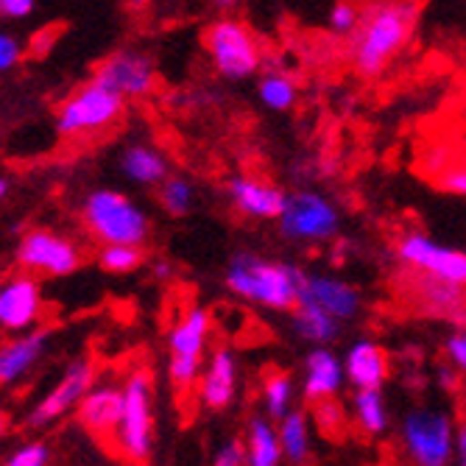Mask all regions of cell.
Masks as SVG:
<instances>
[{"label":"cell","mask_w":466,"mask_h":466,"mask_svg":"<svg viewBox=\"0 0 466 466\" xmlns=\"http://www.w3.org/2000/svg\"><path fill=\"white\" fill-rule=\"evenodd\" d=\"M416 25L413 0H371L360 9L352 36V62L360 76H380L408 46Z\"/></svg>","instance_id":"6da1fadb"},{"label":"cell","mask_w":466,"mask_h":466,"mask_svg":"<svg viewBox=\"0 0 466 466\" xmlns=\"http://www.w3.org/2000/svg\"><path fill=\"white\" fill-rule=\"evenodd\" d=\"M299 282L302 271L296 266L263 260L248 251L235 254L227 271V288L235 296L271 310H290L296 305Z\"/></svg>","instance_id":"7a4b0ae2"},{"label":"cell","mask_w":466,"mask_h":466,"mask_svg":"<svg viewBox=\"0 0 466 466\" xmlns=\"http://www.w3.org/2000/svg\"><path fill=\"white\" fill-rule=\"evenodd\" d=\"M84 227L101 243H135L143 246L151 232L148 213L120 190H93L81 207Z\"/></svg>","instance_id":"3957f363"},{"label":"cell","mask_w":466,"mask_h":466,"mask_svg":"<svg viewBox=\"0 0 466 466\" xmlns=\"http://www.w3.org/2000/svg\"><path fill=\"white\" fill-rule=\"evenodd\" d=\"M112 444L126 461H148L154 452V394L146 371H135L120 386V416Z\"/></svg>","instance_id":"277c9868"},{"label":"cell","mask_w":466,"mask_h":466,"mask_svg":"<svg viewBox=\"0 0 466 466\" xmlns=\"http://www.w3.org/2000/svg\"><path fill=\"white\" fill-rule=\"evenodd\" d=\"M455 425L447 410L413 408L400 425V441L405 455L419 466H444L452 461Z\"/></svg>","instance_id":"5b68a950"},{"label":"cell","mask_w":466,"mask_h":466,"mask_svg":"<svg viewBox=\"0 0 466 466\" xmlns=\"http://www.w3.org/2000/svg\"><path fill=\"white\" fill-rule=\"evenodd\" d=\"M123 109H126V98L93 78L87 87H81L76 96H70L62 104L56 115V129L65 137L104 132L106 126L120 120Z\"/></svg>","instance_id":"8992f818"},{"label":"cell","mask_w":466,"mask_h":466,"mask_svg":"<svg viewBox=\"0 0 466 466\" xmlns=\"http://www.w3.org/2000/svg\"><path fill=\"white\" fill-rule=\"evenodd\" d=\"M204 46H207V54L213 59L216 70L224 78L243 81L260 70V62H263L260 46L240 20L224 17V20L213 23L209 31L204 34Z\"/></svg>","instance_id":"52a82bcc"},{"label":"cell","mask_w":466,"mask_h":466,"mask_svg":"<svg viewBox=\"0 0 466 466\" xmlns=\"http://www.w3.org/2000/svg\"><path fill=\"white\" fill-rule=\"evenodd\" d=\"M279 232L290 243H324L335 238L341 227L335 204L313 190H299L293 196H285V204L279 209Z\"/></svg>","instance_id":"ba28073f"},{"label":"cell","mask_w":466,"mask_h":466,"mask_svg":"<svg viewBox=\"0 0 466 466\" xmlns=\"http://www.w3.org/2000/svg\"><path fill=\"white\" fill-rule=\"evenodd\" d=\"M209 327H213V319H209V310L204 308H190L179 324L167 335V352H171V360H167V377L179 391H187L196 386L201 363H204V352H207V338H209Z\"/></svg>","instance_id":"9c48e42d"},{"label":"cell","mask_w":466,"mask_h":466,"mask_svg":"<svg viewBox=\"0 0 466 466\" xmlns=\"http://www.w3.org/2000/svg\"><path fill=\"white\" fill-rule=\"evenodd\" d=\"M17 263L28 274H48V277H67L78 271L81 251L65 235L51 229H31L20 238Z\"/></svg>","instance_id":"30bf717a"},{"label":"cell","mask_w":466,"mask_h":466,"mask_svg":"<svg viewBox=\"0 0 466 466\" xmlns=\"http://www.w3.org/2000/svg\"><path fill=\"white\" fill-rule=\"evenodd\" d=\"M400 260L425 277H436L452 285L466 282V254L455 246L439 243L421 232H410L397 246Z\"/></svg>","instance_id":"8fae6325"},{"label":"cell","mask_w":466,"mask_h":466,"mask_svg":"<svg viewBox=\"0 0 466 466\" xmlns=\"http://www.w3.org/2000/svg\"><path fill=\"white\" fill-rule=\"evenodd\" d=\"M96 383V369H93V363L90 360H73L67 369H65V374L59 377V383L42 397L36 405H34V410L28 413V428H48V425H54V421H59L65 413H70V410H76V405H78V400L87 394V389Z\"/></svg>","instance_id":"7c38bea8"},{"label":"cell","mask_w":466,"mask_h":466,"mask_svg":"<svg viewBox=\"0 0 466 466\" xmlns=\"http://www.w3.org/2000/svg\"><path fill=\"white\" fill-rule=\"evenodd\" d=\"M296 302H310L338 321H352L360 313V290L350 285L341 277L329 274H302L299 290H296Z\"/></svg>","instance_id":"4fadbf2b"},{"label":"cell","mask_w":466,"mask_h":466,"mask_svg":"<svg viewBox=\"0 0 466 466\" xmlns=\"http://www.w3.org/2000/svg\"><path fill=\"white\" fill-rule=\"evenodd\" d=\"M42 316V288L34 274H15L0 282V327L9 332L34 329Z\"/></svg>","instance_id":"5bb4252c"},{"label":"cell","mask_w":466,"mask_h":466,"mask_svg":"<svg viewBox=\"0 0 466 466\" xmlns=\"http://www.w3.org/2000/svg\"><path fill=\"white\" fill-rule=\"evenodd\" d=\"M154 78V62L137 51H117L96 73V81L106 84L109 90H115L123 98H143L146 93H151Z\"/></svg>","instance_id":"9a60e30c"},{"label":"cell","mask_w":466,"mask_h":466,"mask_svg":"<svg viewBox=\"0 0 466 466\" xmlns=\"http://www.w3.org/2000/svg\"><path fill=\"white\" fill-rule=\"evenodd\" d=\"M198 400L207 410H227L238 394V360L221 347L209 355L207 369L198 371Z\"/></svg>","instance_id":"2e32d148"},{"label":"cell","mask_w":466,"mask_h":466,"mask_svg":"<svg viewBox=\"0 0 466 466\" xmlns=\"http://www.w3.org/2000/svg\"><path fill=\"white\" fill-rule=\"evenodd\" d=\"M341 363L347 383H352L355 389H383L389 380V355L371 338L355 341L341 358Z\"/></svg>","instance_id":"e0dca14e"},{"label":"cell","mask_w":466,"mask_h":466,"mask_svg":"<svg viewBox=\"0 0 466 466\" xmlns=\"http://www.w3.org/2000/svg\"><path fill=\"white\" fill-rule=\"evenodd\" d=\"M229 198L238 213L248 216V218H260V221H271L279 216V209L285 204V193L263 179L254 177H238L229 182Z\"/></svg>","instance_id":"ac0fdd59"},{"label":"cell","mask_w":466,"mask_h":466,"mask_svg":"<svg viewBox=\"0 0 466 466\" xmlns=\"http://www.w3.org/2000/svg\"><path fill=\"white\" fill-rule=\"evenodd\" d=\"M347 377H344V363L332 350H327V344H319L308 360H305V380H302V394L310 402L335 397L344 389Z\"/></svg>","instance_id":"d6986e66"},{"label":"cell","mask_w":466,"mask_h":466,"mask_svg":"<svg viewBox=\"0 0 466 466\" xmlns=\"http://www.w3.org/2000/svg\"><path fill=\"white\" fill-rule=\"evenodd\" d=\"M48 347L46 329H25L20 338L0 344V386H12L28 374Z\"/></svg>","instance_id":"ffe728a7"},{"label":"cell","mask_w":466,"mask_h":466,"mask_svg":"<svg viewBox=\"0 0 466 466\" xmlns=\"http://www.w3.org/2000/svg\"><path fill=\"white\" fill-rule=\"evenodd\" d=\"M78 421L93 436H112L120 416V389L117 386H90L76 405Z\"/></svg>","instance_id":"44dd1931"},{"label":"cell","mask_w":466,"mask_h":466,"mask_svg":"<svg viewBox=\"0 0 466 466\" xmlns=\"http://www.w3.org/2000/svg\"><path fill=\"white\" fill-rule=\"evenodd\" d=\"M120 171L135 185L154 187L167 177V162L157 148L137 143V146H129L120 154Z\"/></svg>","instance_id":"7402d4cb"},{"label":"cell","mask_w":466,"mask_h":466,"mask_svg":"<svg viewBox=\"0 0 466 466\" xmlns=\"http://www.w3.org/2000/svg\"><path fill=\"white\" fill-rule=\"evenodd\" d=\"M419 299L431 313L439 316H450L458 321V327H463V285H452L436 277H425L419 279Z\"/></svg>","instance_id":"603a6c76"},{"label":"cell","mask_w":466,"mask_h":466,"mask_svg":"<svg viewBox=\"0 0 466 466\" xmlns=\"http://www.w3.org/2000/svg\"><path fill=\"white\" fill-rule=\"evenodd\" d=\"M277 439H279V452L282 461L302 463L310 455V419L305 410H288L279 416L277 425Z\"/></svg>","instance_id":"cb8c5ba5"},{"label":"cell","mask_w":466,"mask_h":466,"mask_svg":"<svg viewBox=\"0 0 466 466\" xmlns=\"http://www.w3.org/2000/svg\"><path fill=\"white\" fill-rule=\"evenodd\" d=\"M243 450H246V463H251V466H277L282 461L277 428L263 416H254L248 421Z\"/></svg>","instance_id":"d4e9b609"},{"label":"cell","mask_w":466,"mask_h":466,"mask_svg":"<svg viewBox=\"0 0 466 466\" xmlns=\"http://www.w3.org/2000/svg\"><path fill=\"white\" fill-rule=\"evenodd\" d=\"M293 308H296L293 329L299 332V338H305V341L319 347V344L335 341L338 332H341V321H338L335 316H329L327 310H321L310 302H296Z\"/></svg>","instance_id":"484cf974"},{"label":"cell","mask_w":466,"mask_h":466,"mask_svg":"<svg viewBox=\"0 0 466 466\" xmlns=\"http://www.w3.org/2000/svg\"><path fill=\"white\" fill-rule=\"evenodd\" d=\"M352 413L366 436H383L389 431V405L380 389H355Z\"/></svg>","instance_id":"4316f807"},{"label":"cell","mask_w":466,"mask_h":466,"mask_svg":"<svg viewBox=\"0 0 466 466\" xmlns=\"http://www.w3.org/2000/svg\"><path fill=\"white\" fill-rule=\"evenodd\" d=\"M258 98L266 109L271 112H288L293 109L296 98H299V90L290 76L285 73H266L258 84Z\"/></svg>","instance_id":"83f0119b"},{"label":"cell","mask_w":466,"mask_h":466,"mask_svg":"<svg viewBox=\"0 0 466 466\" xmlns=\"http://www.w3.org/2000/svg\"><path fill=\"white\" fill-rule=\"evenodd\" d=\"M98 266L106 274H132L143 266V248L135 243H104L98 251Z\"/></svg>","instance_id":"f1b7e54d"},{"label":"cell","mask_w":466,"mask_h":466,"mask_svg":"<svg viewBox=\"0 0 466 466\" xmlns=\"http://www.w3.org/2000/svg\"><path fill=\"white\" fill-rule=\"evenodd\" d=\"M293 380L290 374L285 371H271L263 383V405H266V413L271 419H279L282 413H288L293 408Z\"/></svg>","instance_id":"f546056e"},{"label":"cell","mask_w":466,"mask_h":466,"mask_svg":"<svg viewBox=\"0 0 466 466\" xmlns=\"http://www.w3.org/2000/svg\"><path fill=\"white\" fill-rule=\"evenodd\" d=\"M193 185L182 177H165L159 182V201L162 207L167 209L171 216H185L190 213V207H193Z\"/></svg>","instance_id":"4dcf8cb0"},{"label":"cell","mask_w":466,"mask_h":466,"mask_svg":"<svg viewBox=\"0 0 466 466\" xmlns=\"http://www.w3.org/2000/svg\"><path fill=\"white\" fill-rule=\"evenodd\" d=\"M313 419L316 425L324 436H341L344 433V425H347V413L344 408L335 402V397H327V400H319L313 402Z\"/></svg>","instance_id":"1f68e13d"},{"label":"cell","mask_w":466,"mask_h":466,"mask_svg":"<svg viewBox=\"0 0 466 466\" xmlns=\"http://www.w3.org/2000/svg\"><path fill=\"white\" fill-rule=\"evenodd\" d=\"M360 20V9L352 4V0H338V4L329 9V31L332 34H341V36H350L355 31Z\"/></svg>","instance_id":"d6a6232c"},{"label":"cell","mask_w":466,"mask_h":466,"mask_svg":"<svg viewBox=\"0 0 466 466\" xmlns=\"http://www.w3.org/2000/svg\"><path fill=\"white\" fill-rule=\"evenodd\" d=\"M48 461H51V450H48V444H42V441L20 444V447L6 458L9 466H46Z\"/></svg>","instance_id":"836d02e7"},{"label":"cell","mask_w":466,"mask_h":466,"mask_svg":"<svg viewBox=\"0 0 466 466\" xmlns=\"http://www.w3.org/2000/svg\"><path fill=\"white\" fill-rule=\"evenodd\" d=\"M20 56H23V46L17 42V36L0 28V73L12 70L20 62Z\"/></svg>","instance_id":"e575fe53"},{"label":"cell","mask_w":466,"mask_h":466,"mask_svg":"<svg viewBox=\"0 0 466 466\" xmlns=\"http://www.w3.org/2000/svg\"><path fill=\"white\" fill-rule=\"evenodd\" d=\"M444 355H447V363L455 366L458 371L466 369V335L463 329H455L447 341H444Z\"/></svg>","instance_id":"d590c367"},{"label":"cell","mask_w":466,"mask_h":466,"mask_svg":"<svg viewBox=\"0 0 466 466\" xmlns=\"http://www.w3.org/2000/svg\"><path fill=\"white\" fill-rule=\"evenodd\" d=\"M441 190L455 193V196H463L466 193V167L461 162L447 165L444 171H441Z\"/></svg>","instance_id":"8d00e7d4"},{"label":"cell","mask_w":466,"mask_h":466,"mask_svg":"<svg viewBox=\"0 0 466 466\" xmlns=\"http://www.w3.org/2000/svg\"><path fill=\"white\" fill-rule=\"evenodd\" d=\"M216 463L218 466H243L246 463V450L240 439H232L227 444H221V450L216 452Z\"/></svg>","instance_id":"74e56055"},{"label":"cell","mask_w":466,"mask_h":466,"mask_svg":"<svg viewBox=\"0 0 466 466\" xmlns=\"http://www.w3.org/2000/svg\"><path fill=\"white\" fill-rule=\"evenodd\" d=\"M36 0H0V20H23L34 12Z\"/></svg>","instance_id":"f35d334b"},{"label":"cell","mask_w":466,"mask_h":466,"mask_svg":"<svg viewBox=\"0 0 466 466\" xmlns=\"http://www.w3.org/2000/svg\"><path fill=\"white\" fill-rule=\"evenodd\" d=\"M452 458L458 466L466 463V431L463 428H455V436H452Z\"/></svg>","instance_id":"ab89813d"},{"label":"cell","mask_w":466,"mask_h":466,"mask_svg":"<svg viewBox=\"0 0 466 466\" xmlns=\"http://www.w3.org/2000/svg\"><path fill=\"white\" fill-rule=\"evenodd\" d=\"M458 374H461V371H458L455 366H450V363H447V366H441V369H439L441 386H444V389H455V386H458Z\"/></svg>","instance_id":"60d3db41"},{"label":"cell","mask_w":466,"mask_h":466,"mask_svg":"<svg viewBox=\"0 0 466 466\" xmlns=\"http://www.w3.org/2000/svg\"><path fill=\"white\" fill-rule=\"evenodd\" d=\"M154 271H157V277H162V279H165V277H171V266H167V263H157Z\"/></svg>","instance_id":"b9f144b4"},{"label":"cell","mask_w":466,"mask_h":466,"mask_svg":"<svg viewBox=\"0 0 466 466\" xmlns=\"http://www.w3.org/2000/svg\"><path fill=\"white\" fill-rule=\"evenodd\" d=\"M216 6L218 9H232V6H238V0H216Z\"/></svg>","instance_id":"7bdbcfd3"},{"label":"cell","mask_w":466,"mask_h":466,"mask_svg":"<svg viewBox=\"0 0 466 466\" xmlns=\"http://www.w3.org/2000/svg\"><path fill=\"white\" fill-rule=\"evenodd\" d=\"M6 193H9V182H6L4 177H0V198H4Z\"/></svg>","instance_id":"ee69618b"},{"label":"cell","mask_w":466,"mask_h":466,"mask_svg":"<svg viewBox=\"0 0 466 466\" xmlns=\"http://www.w3.org/2000/svg\"><path fill=\"white\" fill-rule=\"evenodd\" d=\"M4 431H6V419L0 416V436H4Z\"/></svg>","instance_id":"f6af8a7d"}]
</instances>
